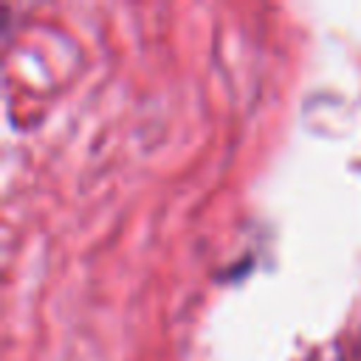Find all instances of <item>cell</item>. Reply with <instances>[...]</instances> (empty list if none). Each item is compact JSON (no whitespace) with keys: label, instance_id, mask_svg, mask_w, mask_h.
<instances>
[]
</instances>
